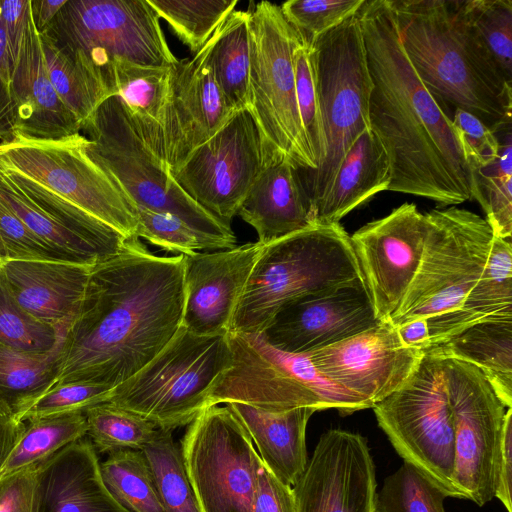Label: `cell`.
<instances>
[{"instance_id":"59","label":"cell","mask_w":512,"mask_h":512,"mask_svg":"<svg viewBox=\"0 0 512 512\" xmlns=\"http://www.w3.org/2000/svg\"><path fill=\"white\" fill-rule=\"evenodd\" d=\"M6 258H7L6 252H5L4 247H3V245H2V243L0 241V261L4 260Z\"/></svg>"},{"instance_id":"35","label":"cell","mask_w":512,"mask_h":512,"mask_svg":"<svg viewBox=\"0 0 512 512\" xmlns=\"http://www.w3.org/2000/svg\"><path fill=\"white\" fill-rule=\"evenodd\" d=\"M40 38L48 78L82 128L115 92L100 73L67 56L46 36Z\"/></svg>"},{"instance_id":"52","label":"cell","mask_w":512,"mask_h":512,"mask_svg":"<svg viewBox=\"0 0 512 512\" xmlns=\"http://www.w3.org/2000/svg\"><path fill=\"white\" fill-rule=\"evenodd\" d=\"M13 62L0 20V143L15 138L16 109L12 89Z\"/></svg>"},{"instance_id":"3","label":"cell","mask_w":512,"mask_h":512,"mask_svg":"<svg viewBox=\"0 0 512 512\" xmlns=\"http://www.w3.org/2000/svg\"><path fill=\"white\" fill-rule=\"evenodd\" d=\"M389 2L404 52L442 110H464L495 134L511 129L512 83L464 17L460 0Z\"/></svg>"},{"instance_id":"33","label":"cell","mask_w":512,"mask_h":512,"mask_svg":"<svg viewBox=\"0 0 512 512\" xmlns=\"http://www.w3.org/2000/svg\"><path fill=\"white\" fill-rule=\"evenodd\" d=\"M170 69L171 66L153 67L116 60L109 71V83L115 95L123 101L144 141L160 158V121Z\"/></svg>"},{"instance_id":"8","label":"cell","mask_w":512,"mask_h":512,"mask_svg":"<svg viewBox=\"0 0 512 512\" xmlns=\"http://www.w3.org/2000/svg\"><path fill=\"white\" fill-rule=\"evenodd\" d=\"M227 337L232 363L213 384L206 408L240 402L269 411L310 407L336 409L342 415L372 408L326 379L305 353L280 351L261 334L229 332Z\"/></svg>"},{"instance_id":"58","label":"cell","mask_w":512,"mask_h":512,"mask_svg":"<svg viewBox=\"0 0 512 512\" xmlns=\"http://www.w3.org/2000/svg\"><path fill=\"white\" fill-rule=\"evenodd\" d=\"M67 0H31L34 25L39 33H43Z\"/></svg>"},{"instance_id":"31","label":"cell","mask_w":512,"mask_h":512,"mask_svg":"<svg viewBox=\"0 0 512 512\" xmlns=\"http://www.w3.org/2000/svg\"><path fill=\"white\" fill-rule=\"evenodd\" d=\"M65 333L46 352L21 350L0 342V413L22 422L36 400L56 385Z\"/></svg>"},{"instance_id":"30","label":"cell","mask_w":512,"mask_h":512,"mask_svg":"<svg viewBox=\"0 0 512 512\" xmlns=\"http://www.w3.org/2000/svg\"><path fill=\"white\" fill-rule=\"evenodd\" d=\"M423 351L476 366L512 408V312L486 317Z\"/></svg>"},{"instance_id":"51","label":"cell","mask_w":512,"mask_h":512,"mask_svg":"<svg viewBox=\"0 0 512 512\" xmlns=\"http://www.w3.org/2000/svg\"><path fill=\"white\" fill-rule=\"evenodd\" d=\"M38 464L0 478V512H36Z\"/></svg>"},{"instance_id":"32","label":"cell","mask_w":512,"mask_h":512,"mask_svg":"<svg viewBox=\"0 0 512 512\" xmlns=\"http://www.w3.org/2000/svg\"><path fill=\"white\" fill-rule=\"evenodd\" d=\"M512 312V242L494 236L484 270L460 309L429 331L431 346L492 315Z\"/></svg>"},{"instance_id":"45","label":"cell","mask_w":512,"mask_h":512,"mask_svg":"<svg viewBox=\"0 0 512 512\" xmlns=\"http://www.w3.org/2000/svg\"><path fill=\"white\" fill-rule=\"evenodd\" d=\"M293 59L296 99L300 119L318 167L325 156V138L316 84L315 58L312 44L302 37L301 42L294 50Z\"/></svg>"},{"instance_id":"23","label":"cell","mask_w":512,"mask_h":512,"mask_svg":"<svg viewBox=\"0 0 512 512\" xmlns=\"http://www.w3.org/2000/svg\"><path fill=\"white\" fill-rule=\"evenodd\" d=\"M265 244L250 242L184 255L182 326L202 336L227 335L251 271Z\"/></svg>"},{"instance_id":"41","label":"cell","mask_w":512,"mask_h":512,"mask_svg":"<svg viewBox=\"0 0 512 512\" xmlns=\"http://www.w3.org/2000/svg\"><path fill=\"white\" fill-rule=\"evenodd\" d=\"M92 444L102 453L123 449L141 451L158 434L150 421L108 402L84 410Z\"/></svg>"},{"instance_id":"20","label":"cell","mask_w":512,"mask_h":512,"mask_svg":"<svg viewBox=\"0 0 512 512\" xmlns=\"http://www.w3.org/2000/svg\"><path fill=\"white\" fill-rule=\"evenodd\" d=\"M305 354L326 379L373 407L410 377L423 351L406 346L397 328L386 321Z\"/></svg>"},{"instance_id":"49","label":"cell","mask_w":512,"mask_h":512,"mask_svg":"<svg viewBox=\"0 0 512 512\" xmlns=\"http://www.w3.org/2000/svg\"><path fill=\"white\" fill-rule=\"evenodd\" d=\"M0 241L6 252V259L69 261L37 237L1 195Z\"/></svg>"},{"instance_id":"19","label":"cell","mask_w":512,"mask_h":512,"mask_svg":"<svg viewBox=\"0 0 512 512\" xmlns=\"http://www.w3.org/2000/svg\"><path fill=\"white\" fill-rule=\"evenodd\" d=\"M0 195L27 227L69 261L95 265L129 239L32 181L0 167Z\"/></svg>"},{"instance_id":"44","label":"cell","mask_w":512,"mask_h":512,"mask_svg":"<svg viewBox=\"0 0 512 512\" xmlns=\"http://www.w3.org/2000/svg\"><path fill=\"white\" fill-rule=\"evenodd\" d=\"M68 327L56 329L29 315L12 297L0 274V342L21 350L46 352L56 346Z\"/></svg>"},{"instance_id":"27","label":"cell","mask_w":512,"mask_h":512,"mask_svg":"<svg viewBox=\"0 0 512 512\" xmlns=\"http://www.w3.org/2000/svg\"><path fill=\"white\" fill-rule=\"evenodd\" d=\"M237 215L255 229L262 244L315 225L298 169L285 159L265 168Z\"/></svg>"},{"instance_id":"4","label":"cell","mask_w":512,"mask_h":512,"mask_svg":"<svg viewBox=\"0 0 512 512\" xmlns=\"http://www.w3.org/2000/svg\"><path fill=\"white\" fill-rule=\"evenodd\" d=\"M362 283L360 265L344 228L339 223L309 226L264 245L229 332L261 334L288 304Z\"/></svg>"},{"instance_id":"34","label":"cell","mask_w":512,"mask_h":512,"mask_svg":"<svg viewBox=\"0 0 512 512\" xmlns=\"http://www.w3.org/2000/svg\"><path fill=\"white\" fill-rule=\"evenodd\" d=\"M210 65L228 106L248 108L250 32L249 11H233L214 31Z\"/></svg>"},{"instance_id":"18","label":"cell","mask_w":512,"mask_h":512,"mask_svg":"<svg viewBox=\"0 0 512 512\" xmlns=\"http://www.w3.org/2000/svg\"><path fill=\"white\" fill-rule=\"evenodd\" d=\"M377 481L367 439L359 433L324 432L292 487L295 512H376Z\"/></svg>"},{"instance_id":"22","label":"cell","mask_w":512,"mask_h":512,"mask_svg":"<svg viewBox=\"0 0 512 512\" xmlns=\"http://www.w3.org/2000/svg\"><path fill=\"white\" fill-rule=\"evenodd\" d=\"M380 323L366 284H351L288 304L261 335L280 351L301 354L340 342Z\"/></svg>"},{"instance_id":"39","label":"cell","mask_w":512,"mask_h":512,"mask_svg":"<svg viewBox=\"0 0 512 512\" xmlns=\"http://www.w3.org/2000/svg\"><path fill=\"white\" fill-rule=\"evenodd\" d=\"M165 512H200L180 447L172 431L159 429L142 450Z\"/></svg>"},{"instance_id":"50","label":"cell","mask_w":512,"mask_h":512,"mask_svg":"<svg viewBox=\"0 0 512 512\" xmlns=\"http://www.w3.org/2000/svg\"><path fill=\"white\" fill-rule=\"evenodd\" d=\"M451 120L471 174L472 170L497 158L500 139L477 117L464 110L455 109Z\"/></svg>"},{"instance_id":"56","label":"cell","mask_w":512,"mask_h":512,"mask_svg":"<svg viewBox=\"0 0 512 512\" xmlns=\"http://www.w3.org/2000/svg\"><path fill=\"white\" fill-rule=\"evenodd\" d=\"M24 429L25 422L16 421L0 413V473Z\"/></svg>"},{"instance_id":"24","label":"cell","mask_w":512,"mask_h":512,"mask_svg":"<svg viewBox=\"0 0 512 512\" xmlns=\"http://www.w3.org/2000/svg\"><path fill=\"white\" fill-rule=\"evenodd\" d=\"M92 267L69 261L4 259L0 274L22 309L59 329L77 315Z\"/></svg>"},{"instance_id":"25","label":"cell","mask_w":512,"mask_h":512,"mask_svg":"<svg viewBox=\"0 0 512 512\" xmlns=\"http://www.w3.org/2000/svg\"><path fill=\"white\" fill-rule=\"evenodd\" d=\"M92 442L75 441L38 464L36 512H130L104 485Z\"/></svg>"},{"instance_id":"28","label":"cell","mask_w":512,"mask_h":512,"mask_svg":"<svg viewBox=\"0 0 512 512\" xmlns=\"http://www.w3.org/2000/svg\"><path fill=\"white\" fill-rule=\"evenodd\" d=\"M226 405L249 434L265 467L293 487L308 463L306 428L316 410L299 407L269 411L240 402Z\"/></svg>"},{"instance_id":"9","label":"cell","mask_w":512,"mask_h":512,"mask_svg":"<svg viewBox=\"0 0 512 512\" xmlns=\"http://www.w3.org/2000/svg\"><path fill=\"white\" fill-rule=\"evenodd\" d=\"M425 215L427 235L419 268L389 321L398 327L425 318L430 331L460 309L484 270L495 235L484 218L456 206Z\"/></svg>"},{"instance_id":"5","label":"cell","mask_w":512,"mask_h":512,"mask_svg":"<svg viewBox=\"0 0 512 512\" xmlns=\"http://www.w3.org/2000/svg\"><path fill=\"white\" fill-rule=\"evenodd\" d=\"M86 152L135 207L171 214L216 242L234 248L237 238L226 224L197 204L173 179L167 164L136 128L123 101L113 95L84 123Z\"/></svg>"},{"instance_id":"10","label":"cell","mask_w":512,"mask_h":512,"mask_svg":"<svg viewBox=\"0 0 512 512\" xmlns=\"http://www.w3.org/2000/svg\"><path fill=\"white\" fill-rule=\"evenodd\" d=\"M250 69L248 110L276 160L298 171L317 162L302 127L296 99L293 54L302 40L280 6L262 1L249 11Z\"/></svg>"},{"instance_id":"54","label":"cell","mask_w":512,"mask_h":512,"mask_svg":"<svg viewBox=\"0 0 512 512\" xmlns=\"http://www.w3.org/2000/svg\"><path fill=\"white\" fill-rule=\"evenodd\" d=\"M253 512H295L292 487L280 481L264 464L259 472Z\"/></svg>"},{"instance_id":"2","label":"cell","mask_w":512,"mask_h":512,"mask_svg":"<svg viewBox=\"0 0 512 512\" xmlns=\"http://www.w3.org/2000/svg\"><path fill=\"white\" fill-rule=\"evenodd\" d=\"M372 81L370 130L389 159V191L442 206L472 199V174L451 118L409 62L389 0H366L357 13Z\"/></svg>"},{"instance_id":"12","label":"cell","mask_w":512,"mask_h":512,"mask_svg":"<svg viewBox=\"0 0 512 512\" xmlns=\"http://www.w3.org/2000/svg\"><path fill=\"white\" fill-rule=\"evenodd\" d=\"M159 20L147 0H67L40 34L110 85L116 60L153 67L177 62Z\"/></svg>"},{"instance_id":"15","label":"cell","mask_w":512,"mask_h":512,"mask_svg":"<svg viewBox=\"0 0 512 512\" xmlns=\"http://www.w3.org/2000/svg\"><path fill=\"white\" fill-rule=\"evenodd\" d=\"M276 161L246 108L236 111L217 133L169 171L189 197L230 225L261 173Z\"/></svg>"},{"instance_id":"7","label":"cell","mask_w":512,"mask_h":512,"mask_svg":"<svg viewBox=\"0 0 512 512\" xmlns=\"http://www.w3.org/2000/svg\"><path fill=\"white\" fill-rule=\"evenodd\" d=\"M231 363L227 335L202 336L181 326L150 362L112 390L107 402L173 431L206 408L213 384Z\"/></svg>"},{"instance_id":"14","label":"cell","mask_w":512,"mask_h":512,"mask_svg":"<svg viewBox=\"0 0 512 512\" xmlns=\"http://www.w3.org/2000/svg\"><path fill=\"white\" fill-rule=\"evenodd\" d=\"M180 449L200 512H253L263 463L228 405L205 408Z\"/></svg>"},{"instance_id":"57","label":"cell","mask_w":512,"mask_h":512,"mask_svg":"<svg viewBox=\"0 0 512 512\" xmlns=\"http://www.w3.org/2000/svg\"><path fill=\"white\" fill-rule=\"evenodd\" d=\"M396 328L401 341L406 346L422 351L431 346L427 319L418 318Z\"/></svg>"},{"instance_id":"46","label":"cell","mask_w":512,"mask_h":512,"mask_svg":"<svg viewBox=\"0 0 512 512\" xmlns=\"http://www.w3.org/2000/svg\"><path fill=\"white\" fill-rule=\"evenodd\" d=\"M136 236L178 255H192L201 250H221L213 240L194 230L171 214L136 207Z\"/></svg>"},{"instance_id":"17","label":"cell","mask_w":512,"mask_h":512,"mask_svg":"<svg viewBox=\"0 0 512 512\" xmlns=\"http://www.w3.org/2000/svg\"><path fill=\"white\" fill-rule=\"evenodd\" d=\"M427 218L404 203L350 236L377 317L389 321L400 308L419 268Z\"/></svg>"},{"instance_id":"13","label":"cell","mask_w":512,"mask_h":512,"mask_svg":"<svg viewBox=\"0 0 512 512\" xmlns=\"http://www.w3.org/2000/svg\"><path fill=\"white\" fill-rule=\"evenodd\" d=\"M85 144L81 133L59 140L15 137L0 143V167L32 181L127 239L138 238L136 207L89 157Z\"/></svg>"},{"instance_id":"6","label":"cell","mask_w":512,"mask_h":512,"mask_svg":"<svg viewBox=\"0 0 512 512\" xmlns=\"http://www.w3.org/2000/svg\"><path fill=\"white\" fill-rule=\"evenodd\" d=\"M325 156L311 171H298L313 219L339 166L356 139L370 129L372 81L357 14L312 41ZM316 224V223H315Z\"/></svg>"},{"instance_id":"55","label":"cell","mask_w":512,"mask_h":512,"mask_svg":"<svg viewBox=\"0 0 512 512\" xmlns=\"http://www.w3.org/2000/svg\"><path fill=\"white\" fill-rule=\"evenodd\" d=\"M512 408L505 414L504 427L500 443L494 497L500 500L507 512H512Z\"/></svg>"},{"instance_id":"36","label":"cell","mask_w":512,"mask_h":512,"mask_svg":"<svg viewBox=\"0 0 512 512\" xmlns=\"http://www.w3.org/2000/svg\"><path fill=\"white\" fill-rule=\"evenodd\" d=\"M24 432L8 456L0 478L39 464L87 435L84 411L51 414L27 420Z\"/></svg>"},{"instance_id":"21","label":"cell","mask_w":512,"mask_h":512,"mask_svg":"<svg viewBox=\"0 0 512 512\" xmlns=\"http://www.w3.org/2000/svg\"><path fill=\"white\" fill-rule=\"evenodd\" d=\"M214 33L193 58L171 66L168 94L160 121L161 158L169 170L217 133L236 112L216 83L210 51Z\"/></svg>"},{"instance_id":"47","label":"cell","mask_w":512,"mask_h":512,"mask_svg":"<svg viewBox=\"0 0 512 512\" xmlns=\"http://www.w3.org/2000/svg\"><path fill=\"white\" fill-rule=\"evenodd\" d=\"M366 0H289L281 12L309 43L358 13Z\"/></svg>"},{"instance_id":"37","label":"cell","mask_w":512,"mask_h":512,"mask_svg":"<svg viewBox=\"0 0 512 512\" xmlns=\"http://www.w3.org/2000/svg\"><path fill=\"white\" fill-rule=\"evenodd\" d=\"M497 158L472 170V199L478 201L495 236H512V132H501Z\"/></svg>"},{"instance_id":"53","label":"cell","mask_w":512,"mask_h":512,"mask_svg":"<svg viewBox=\"0 0 512 512\" xmlns=\"http://www.w3.org/2000/svg\"><path fill=\"white\" fill-rule=\"evenodd\" d=\"M0 20L14 65L19 50L34 25L31 0H0Z\"/></svg>"},{"instance_id":"11","label":"cell","mask_w":512,"mask_h":512,"mask_svg":"<svg viewBox=\"0 0 512 512\" xmlns=\"http://www.w3.org/2000/svg\"><path fill=\"white\" fill-rule=\"evenodd\" d=\"M372 408L404 462L446 497L464 499L454 483V428L444 358L423 351L410 377Z\"/></svg>"},{"instance_id":"48","label":"cell","mask_w":512,"mask_h":512,"mask_svg":"<svg viewBox=\"0 0 512 512\" xmlns=\"http://www.w3.org/2000/svg\"><path fill=\"white\" fill-rule=\"evenodd\" d=\"M113 389L108 385L88 382L55 385L36 400L24 414L22 422L51 414L84 411L107 402Z\"/></svg>"},{"instance_id":"26","label":"cell","mask_w":512,"mask_h":512,"mask_svg":"<svg viewBox=\"0 0 512 512\" xmlns=\"http://www.w3.org/2000/svg\"><path fill=\"white\" fill-rule=\"evenodd\" d=\"M15 137L59 140L81 132V125L52 86L35 25L13 65Z\"/></svg>"},{"instance_id":"43","label":"cell","mask_w":512,"mask_h":512,"mask_svg":"<svg viewBox=\"0 0 512 512\" xmlns=\"http://www.w3.org/2000/svg\"><path fill=\"white\" fill-rule=\"evenodd\" d=\"M446 496L404 462L377 492L376 512H445Z\"/></svg>"},{"instance_id":"42","label":"cell","mask_w":512,"mask_h":512,"mask_svg":"<svg viewBox=\"0 0 512 512\" xmlns=\"http://www.w3.org/2000/svg\"><path fill=\"white\" fill-rule=\"evenodd\" d=\"M464 17L512 83V1L460 0Z\"/></svg>"},{"instance_id":"38","label":"cell","mask_w":512,"mask_h":512,"mask_svg":"<svg viewBox=\"0 0 512 512\" xmlns=\"http://www.w3.org/2000/svg\"><path fill=\"white\" fill-rule=\"evenodd\" d=\"M102 481L111 495L130 512H165L142 451L109 453L99 464Z\"/></svg>"},{"instance_id":"1","label":"cell","mask_w":512,"mask_h":512,"mask_svg":"<svg viewBox=\"0 0 512 512\" xmlns=\"http://www.w3.org/2000/svg\"><path fill=\"white\" fill-rule=\"evenodd\" d=\"M183 259L154 255L131 238L122 251L93 265L65 333L56 385L115 388L150 362L182 326Z\"/></svg>"},{"instance_id":"16","label":"cell","mask_w":512,"mask_h":512,"mask_svg":"<svg viewBox=\"0 0 512 512\" xmlns=\"http://www.w3.org/2000/svg\"><path fill=\"white\" fill-rule=\"evenodd\" d=\"M444 359L454 428V483L464 499L483 506L495 494L507 407L476 366Z\"/></svg>"},{"instance_id":"29","label":"cell","mask_w":512,"mask_h":512,"mask_svg":"<svg viewBox=\"0 0 512 512\" xmlns=\"http://www.w3.org/2000/svg\"><path fill=\"white\" fill-rule=\"evenodd\" d=\"M389 159L370 129L348 150L315 214L316 224H334L375 194L389 189Z\"/></svg>"},{"instance_id":"40","label":"cell","mask_w":512,"mask_h":512,"mask_svg":"<svg viewBox=\"0 0 512 512\" xmlns=\"http://www.w3.org/2000/svg\"><path fill=\"white\" fill-rule=\"evenodd\" d=\"M191 52L197 53L234 11L237 0H147Z\"/></svg>"}]
</instances>
